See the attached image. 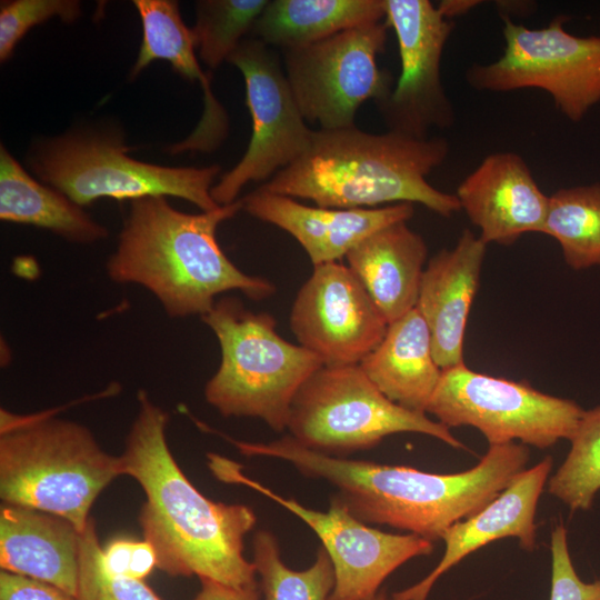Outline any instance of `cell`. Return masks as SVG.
Returning a JSON list of instances; mask_svg holds the SVG:
<instances>
[{
    "label": "cell",
    "mask_w": 600,
    "mask_h": 600,
    "mask_svg": "<svg viewBox=\"0 0 600 600\" xmlns=\"http://www.w3.org/2000/svg\"><path fill=\"white\" fill-rule=\"evenodd\" d=\"M128 151L113 134L74 132L41 142L30 164L43 182L80 207L100 198L132 201L166 196L202 211L221 207L211 197L219 166L164 167L133 159Z\"/></svg>",
    "instance_id": "obj_7"
},
{
    "label": "cell",
    "mask_w": 600,
    "mask_h": 600,
    "mask_svg": "<svg viewBox=\"0 0 600 600\" xmlns=\"http://www.w3.org/2000/svg\"><path fill=\"white\" fill-rule=\"evenodd\" d=\"M0 600H79L77 597L44 582L0 571Z\"/></svg>",
    "instance_id": "obj_33"
},
{
    "label": "cell",
    "mask_w": 600,
    "mask_h": 600,
    "mask_svg": "<svg viewBox=\"0 0 600 600\" xmlns=\"http://www.w3.org/2000/svg\"><path fill=\"white\" fill-rule=\"evenodd\" d=\"M552 574L550 600H600V579L583 582L574 570L568 532L562 522L556 524L550 540Z\"/></svg>",
    "instance_id": "obj_32"
},
{
    "label": "cell",
    "mask_w": 600,
    "mask_h": 600,
    "mask_svg": "<svg viewBox=\"0 0 600 600\" xmlns=\"http://www.w3.org/2000/svg\"><path fill=\"white\" fill-rule=\"evenodd\" d=\"M487 246L464 229L452 249L438 252L424 268L416 308L429 328L433 357L442 370L463 363L464 331Z\"/></svg>",
    "instance_id": "obj_19"
},
{
    "label": "cell",
    "mask_w": 600,
    "mask_h": 600,
    "mask_svg": "<svg viewBox=\"0 0 600 600\" xmlns=\"http://www.w3.org/2000/svg\"><path fill=\"white\" fill-rule=\"evenodd\" d=\"M133 3L142 21L143 37L130 78L137 77L152 61L166 60L177 73L198 81L203 89L206 108L198 127L183 141L170 147V152L214 149L227 133V117L212 94L209 76L200 68L192 30L184 24L178 2L136 0Z\"/></svg>",
    "instance_id": "obj_21"
},
{
    "label": "cell",
    "mask_w": 600,
    "mask_h": 600,
    "mask_svg": "<svg viewBox=\"0 0 600 600\" xmlns=\"http://www.w3.org/2000/svg\"><path fill=\"white\" fill-rule=\"evenodd\" d=\"M386 19L384 0H270L251 34L282 50Z\"/></svg>",
    "instance_id": "obj_25"
},
{
    "label": "cell",
    "mask_w": 600,
    "mask_h": 600,
    "mask_svg": "<svg viewBox=\"0 0 600 600\" xmlns=\"http://www.w3.org/2000/svg\"><path fill=\"white\" fill-rule=\"evenodd\" d=\"M201 320L214 333L221 361L204 398L226 418H257L277 432L287 430L292 401L322 360L277 332L268 312H253L224 297Z\"/></svg>",
    "instance_id": "obj_6"
},
{
    "label": "cell",
    "mask_w": 600,
    "mask_h": 600,
    "mask_svg": "<svg viewBox=\"0 0 600 600\" xmlns=\"http://www.w3.org/2000/svg\"><path fill=\"white\" fill-rule=\"evenodd\" d=\"M359 366L388 399L423 413L442 374L429 328L417 308L389 323L381 342Z\"/></svg>",
    "instance_id": "obj_23"
},
{
    "label": "cell",
    "mask_w": 600,
    "mask_h": 600,
    "mask_svg": "<svg viewBox=\"0 0 600 600\" xmlns=\"http://www.w3.org/2000/svg\"><path fill=\"white\" fill-rule=\"evenodd\" d=\"M237 449L248 457L286 461L304 477L330 483L337 489L333 497L367 524L389 526L431 542L492 501L526 470L530 458L522 443L492 444L466 471L432 473L327 456L289 434L269 442L238 441Z\"/></svg>",
    "instance_id": "obj_1"
},
{
    "label": "cell",
    "mask_w": 600,
    "mask_h": 600,
    "mask_svg": "<svg viewBox=\"0 0 600 600\" xmlns=\"http://www.w3.org/2000/svg\"><path fill=\"white\" fill-rule=\"evenodd\" d=\"M570 450L548 480V491L572 512L589 510L600 490V406L584 410Z\"/></svg>",
    "instance_id": "obj_28"
},
{
    "label": "cell",
    "mask_w": 600,
    "mask_h": 600,
    "mask_svg": "<svg viewBox=\"0 0 600 600\" xmlns=\"http://www.w3.org/2000/svg\"><path fill=\"white\" fill-rule=\"evenodd\" d=\"M448 153V141L438 136L419 139L389 130L374 134L356 126L319 129L304 153L259 189L322 208L420 203L449 218L461 210L458 198L427 180Z\"/></svg>",
    "instance_id": "obj_4"
},
{
    "label": "cell",
    "mask_w": 600,
    "mask_h": 600,
    "mask_svg": "<svg viewBox=\"0 0 600 600\" xmlns=\"http://www.w3.org/2000/svg\"><path fill=\"white\" fill-rule=\"evenodd\" d=\"M0 219L49 230L68 241L93 243L108 230L59 190L34 180L0 148Z\"/></svg>",
    "instance_id": "obj_24"
},
{
    "label": "cell",
    "mask_w": 600,
    "mask_h": 600,
    "mask_svg": "<svg viewBox=\"0 0 600 600\" xmlns=\"http://www.w3.org/2000/svg\"><path fill=\"white\" fill-rule=\"evenodd\" d=\"M456 197L487 244L510 246L524 233H541L549 204L524 159L508 151L487 156Z\"/></svg>",
    "instance_id": "obj_16"
},
{
    "label": "cell",
    "mask_w": 600,
    "mask_h": 600,
    "mask_svg": "<svg viewBox=\"0 0 600 600\" xmlns=\"http://www.w3.org/2000/svg\"><path fill=\"white\" fill-rule=\"evenodd\" d=\"M504 48L490 63L468 68L466 80L478 91L540 89L572 122L600 103V37H579L564 29L566 16L547 27L528 28L502 16Z\"/></svg>",
    "instance_id": "obj_9"
},
{
    "label": "cell",
    "mask_w": 600,
    "mask_h": 600,
    "mask_svg": "<svg viewBox=\"0 0 600 600\" xmlns=\"http://www.w3.org/2000/svg\"><path fill=\"white\" fill-rule=\"evenodd\" d=\"M388 23L370 22L318 42L282 50L284 72L306 121L320 129L354 126L358 109L381 101L392 78L377 57L384 50Z\"/></svg>",
    "instance_id": "obj_11"
},
{
    "label": "cell",
    "mask_w": 600,
    "mask_h": 600,
    "mask_svg": "<svg viewBox=\"0 0 600 600\" xmlns=\"http://www.w3.org/2000/svg\"><path fill=\"white\" fill-rule=\"evenodd\" d=\"M81 14L79 1L74 0H12L0 6V60L7 61L18 42L34 26L59 17L73 22Z\"/></svg>",
    "instance_id": "obj_31"
},
{
    "label": "cell",
    "mask_w": 600,
    "mask_h": 600,
    "mask_svg": "<svg viewBox=\"0 0 600 600\" xmlns=\"http://www.w3.org/2000/svg\"><path fill=\"white\" fill-rule=\"evenodd\" d=\"M479 3L481 1L478 0H443L437 7L444 18L451 20L454 17L466 14L479 6Z\"/></svg>",
    "instance_id": "obj_35"
},
{
    "label": "cell",
    "mask_w": 600,
    "mask_h": 600,
    "mask_svg": "<svg viewBox=\"0 0 600 600\" xmlns=\"http://www.w3.org/2000/svg\"><path fill=\"white\" fill-rule=\"evenodd\" d=\"M252 563L263 600H329L334 587L332 562L322 547L310 567L293 570L283 562L278 539L269 530L254 533Z\"/></svg>",
    "instance_id": "obj_27"
},
{
    "label": "cell",
    "mask_w": 600,
    "mask_h": 600,
    "mask_svg": "<svg viewBox=\"0 0 600 600\" xmlns=\"http://www.w3.org/2000/svg\"><path fill=\"white\" fill-rule=\"evenodd\" d=\"M240 210L241 199L197 214L177 210L164 197L132 200L107 273L150 291L170 318L202 317L228 291L267 299L274 284L240 270L217 240L219 224Z\"/></svg>",
    "instance_id": "obj_3"
},
{
    "label": "cell",
    "mask_w": 600,
    "mask_h": 600,
    "mask_svg": "<svg viewBox=\"0 0 600 600\" xmlns=\"http://www.w3.org/2000/svg\"><path fill=\"white\" fill-rule=\"evenodd\" d=\"M428 247L407 221L370 234L346 256L388 324L416 308Z\"/></svg>",
    "instance_id": "obj_22"
},
{
    "label": "cell",
    "mask_w": 600,
    "mask_h": 600,
    "mask_svg": "<svg viewBox=\"0 0 600 600\" xmlns=\"http://www.w3.org/2000/svg\"><path fill=\"white\" fill-rule=\"evenodd\" d=\"M372 600H387V597L383 591L379 592L377 597Z\"/></svg>",
    "instance_id": "obj_36"
},
{
    "label": "cell",
    "mask_w": 600,
    "mask_h": 600,
    "mask_svg": "<svg viewBox=\"0 0 600 600\" xmlns=\"http://www.w3.org/2000/svg\"><path fill=\"white\" fill-rule=\"evenodd\" d=\"M541 233L557 240L571 269L600 266V182L553 192Z\"/></svg>",
    "instance_id": "obj_26"
},
{
    "label": "cell",
    "mask_w": 600,
    "mask_h": 600,
    "mask_svg": "<svg viewBox=\"0 0 600 600\" xmlns=\"http://www.w3.org/2000/svg\"><path fill=\"white\" fill-rule=\"evenodd\" d=\"M552 466V457H544L532 468L519 473L476 514L448 528L441 537L446 549L437 567L416 584L394 592L391 600H427L432 587L443 573L492 541L513 537L519 540L523 550L533 551L537 536L536 510Z\"/></svg>",
    "instance_id": "obj_18"
},
{
    "label": "cell",
    "mask_w": 600,
    "mask_h": 600,
    "mask_svg": "<svg viewBox=\"0 0 600 600\" xmlns=\"http://www.w3.org/2000/svg\"><path fill=\"white\" fill-rule=\"evenodd\" d=\"M242 210L290 233L313 266L337 262L363 239L390 224L410 220L412 203L377 208L310 207L259 188L246 196Z\"/></svg>",
    "instance_id": "obj_17"
},
{
    "label": "cell",
    "mask_w": 600,
    "mask_h": 600,
    "mask_svg": "<svg viewBox=\"0 0 600 600\" xmlns=\"http://www.w3.org/2000/svg\"><path fill=\"white\" fill-rule=\"evenodd\" d=\"M577 402L526 381L476 372L464 362L442 370L427 413L448 427H473L492 444L516 440L538 449L570 440L583 414Z\"/></svg>",
    "instance_id": "obj_10"
},
{
    "label": "cell",
    "mask_w": 600,
    "mask_h": 600,
    "mask_svg": "<svg viewBox=\"0 0 600 600\" xmlns=\"http://www.w3.org/2000/svg\"><path fill=\"white\" fill-rule=\"evenodd\" d=\"M287 430L301 446L338 458L403 432L464 448L448 427L388 399L359 364L323 366L316 371L292 401Z\"/></svg>",
    "instance_id": "obj_8"
},
{
    "label": "cell",
    "mask_w": 600,
    "mask_h": 600,
    "mask_svg": "<svg viewBox=\"0 0 600 600\" xmlns=\"http://www.w3.org/2000/svg\"><path fill=\"white\" fill-rule=\"evenodd\" d=\"M120 456L123 476L142 488L139 512L143 539L154 549L157 568L173 577L210 579L242 587L257 579L243 541L257 522L251 508L216 502L186 477L168 442L169 414L143 389Z\"/></svg>",
    "instance_id": "obj_2"
},
{
    "label": "cell",
    "mask_w": 600,
    "mask_h": 600,
    "mask_svg": "<svg viewBox=\"0 0 600 600\" xmlns=\"http://www.w3.org/2000/svg\"><path fill=\"white\" fill-rule=\"evenodd\" d=\"M201 587L193 600H260L258 580L242 586H227L210 579H199Z\"/></svg>",
    "instance_id": "obj_34"
},
{
    "label": "cell",
    "mask_w": 600,
    "mask_h": 600,
    "mask_svg": "<svg viewBox=\"0 0 600 600\" xmlns=\"http://www.w3.org/2000/svg\"><path fill=\"white\" fill-rule=\"evenodd\" d=\"M386 22L399 46L401 72L378 109L389 128L412 138L448 129L454 109L441 79V60L454 23L429 0H384Z\"/></svg>",
    "instance_id": "obj_14"
},
{
    "label": "cell",
    "mask_w": 600,
    "mask_h": 600,
    "mask_svg": "<svg viewBox=\"0 0 600 600\" xmlns=\"http://www.w3.org/2000/svg\"><path fill=\"white\" fill-rule=\"evenodd\" d=\"M209 466L221 481L247 486L301 519L328 553L334 587L329 600H372L383 581L412 558L433 551V542L412 533H389L353 517L333 496L328 511L304 507L242 473L236 462L209 453Z\"/></svg>",
    "instance_id": "obj_12"
},
{
    "label": "cell",
    "mask_w": 600,
    "mask_h": 600,
    "mask_svg": "<svg viewBox=\"0 0 600 600\" xmlns=\"http://www.w3.org/2000/svg\"><path fill=\"white\" fill-rule=\"evenodd\" d=\"M227 61L244 79L252 133L241 160L211 189L219 206L236 202L249 182L270 179L293 163L308 149L314 132L306 124L284 69L269 46L244 39Z\"/></svg>",
    "instance_id": "obj_13"
},
{
    "label": "cell",
    "mask_w": 600,
    "mask_h": 600,
    "mask_svg": "<svg viewBox=\"0 0 600 600\" xmlns=\"http://www.w3.org/2000/svg\"><path fill=\"white\" fill-rule=\"evenodd\" d=\"M268 0H201L196 2L192 33L202 62L218 68L252 28Z\"/></svg>",
    "instance_id": "obj_29"
},
{
    "label": "cell",
    "mask_w": 600,
    "mask_h": 600,
    "mask_svg": "<svg viewBox=\"0 0 600 600\" xmlns=\"http://www.w3.org/2000/svg\"><path fill=\"white\" fill-rule=\"evenodd\" d=\"M79 600H162L144 580L111 572L104 564L96 523L90 518L80 537Z\"/></svg>",
    "instance_id": "obj_30"
},
{
    "label": "cell",
    "mask_w": 600,
    "mask_h": 600,
    "mask_svg": "<svg viewBox=\"0 0 600 600\" xmlns=\"http://www.w3.org/2000/svg\"><path fill=\"white\" fill-rule=\"evenodd\" d=\"M81 533L68 520L2 503L1 570L54 586L78 598Z\"/></svg>",
    "instance_id": "obj_20"
},
{
    "label": "cell",
    "mask_w": 600,
    "mask_h": 600,
    "mask_svg": "<svg viewBox=\"0 0 600 600\" xmlns=\"http://www.w3.org/2000/svg\"><path fill=\"white\" fill-rule=\"evenodd\" d=\"M289 321L299 344L328 367L359 364L388 328L360 280L338 261L313 266L296 296Z\"/></svg>",
    "instance_id": "obj_15"
},
{
    "label": "cell",
    "mask_w": 600,
    "mask_h": 600,
    "mask_svg": "<svg viewBox=\"0 0 600 600\" xmlns=\"http://www.w3.org/2000/svg\"><path fill=\"white\" fill-rule=\"evenodd\" d=\"M123 476L121 457L104 451L92 432L48 416L1 410L0 498L61 517L82 533L97 497Z\"/></svg>",
    "instance_id": "obj_5"
}]
</instances>
